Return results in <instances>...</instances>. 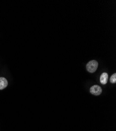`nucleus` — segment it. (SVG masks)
<instances>
[{
    "label": "nucleus",
    "mask_w": 116,
    "mask_h": 131,
    "mask_svg": "<svg viewBox=\"0 0 116 131\" xmlns=\"http://www.w3.org/2000/svg\"><path fill=\"white\" fill-rule=\"evenodd\" d=\"M108 79V75L107 73H103L100 77V81L102 84H106L107 83Z\"/></svg>",
    "instance_id": "7ed1b4c3"
},
{
    "label": "nucleus",
    "mask_w": 116,
    "mask_h": 131,
    "mask_svg": "<svg viewBox=\"0 0 116 131\" xmlns=\"http://www.w3.org/2000/svg\"><path fill=\"white\" fill-rule=\"evenodd\" d=\"M98 62L96 60H91L87 64V69L90 73H93L98 68Z\"/></svg>",
    "instance_id": "f257e3e1"
},
{
    "label": "nucleus",
    "mask_w": 116,
    "mask_h": 131,
    "mask_svg": "<svg viewBox=\"0 0 116 131\" xmlns=\"http://www.w3.org/2000/svg\"><path fill=\"white\" fill-rule=\"evenodd\" d=\"M8 85V82L6 79L4 77H0V90H3Z\"/></svg>",
    "instance_id": "20e7f679"
},
{
    "label": "nucleus",
    "mask_w": 116,
    "mask_h": 131,
    "mask_svg": "<svg viewBox=\"0 0 116 131\" xmlns=\"http://www.w3.org/2000/svg\"><path fill=\"white\" fill-rule=\"evenodd\" d=\"M110 81L111 83H115L116 82V74L114 73L111 75V77H110Z\"/></svg>",
    "instance_id": "39448f33"
},
{
    "label": "nucleus",
    "mask_w": 116,
    "mask_h": 131,
    "mask_svg": "<svg viewBox=\"0 0 116 131\" xmlns=\"http://www.w3.org/2000/svg\"><path fill=\"white\" fill-rule=\"evenodd\" d=\"M102 90L101 86L97 85H94L90 88V92L94 95H99L102 93Z\"/></svg>",
    "instance_id": "f03ea898"
}]
</instances>
